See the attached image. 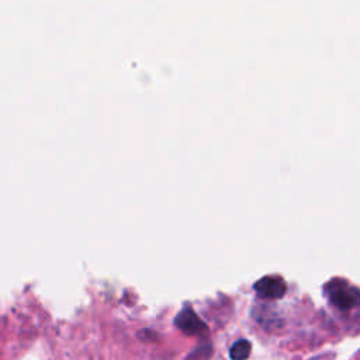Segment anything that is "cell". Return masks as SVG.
Masks as SVG:
<instances>
[{"label": "cell", "mask_w": 360, "mask_h": 360, "mask_svg": "<svg viewBox=\"0 0 360 360\" xmlns=\"http://www.w3.org/2000/svg\"><path fill=\"white\" fill-rule=\"evenodd\" d=\"M174 323L179 329H181L186 335L191 336H202L207 333V325L200 316L188 307L183 308L174 318Z\"/></svg>", "instance_id": "obj_2"}, {"label": "cell", "mask_w": 360, "mask_h": 360, "mask_svg": "<svg viewBox=\"0 0 360 360\" xmlns=\"http://www.w3.org/2000/svg\"><path fill=\"white\" fill-rule=\"evenodd\" d=\"M325 292L329 301L342 311L352 309L359 302V291L349 281L333 278L325 285Z\"/></svg>", "instance_id": "obj_1"}, {"label": "cell", "mask_w": 360, "mask_h": 360, "mask_svg": "<svg viewBox=\"0 0 360 360\" xmlns=\"http://www.w3.org/2000/svg\"><path fill=\"white\" fill-rule=\"evenodd\" d=\"M250 343L246 339H240L231 346L229 356L232 360H246L250 354Z\"/></svg>", "instance_id": "obj_4"}, {"label": "cell", "mask_w": 360, "mask_h": 360, "mask_svg": "<svg viewBox=\"0 0 360 360\" xmlns=\"http://www.w3.org/2000/svg\"><path fill=\"white\" fill-rule=\"evenodd\" d=\"M255 290L257 295L262 298L276 300L284 295L287 290V284L278 276H264L255 283Z\"/></svg>", "instance_id": "obj_3"}]
</instances>
